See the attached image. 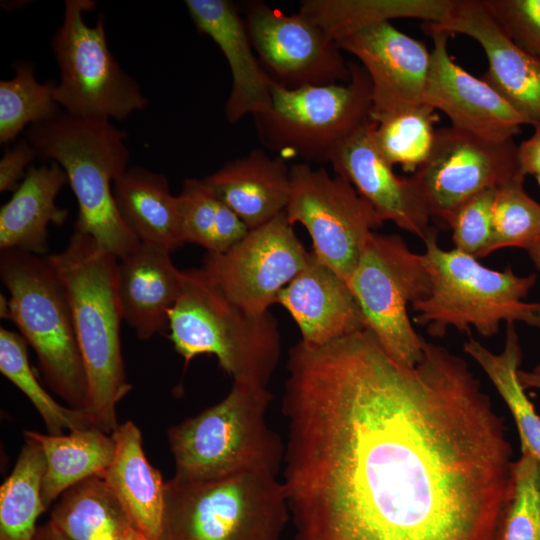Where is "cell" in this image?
Listing matches in <instances>:
<instances>
[{
  "mask_svg": "<svg viewBox=\"0 0 540 540\" xmlns=\"http://www.w3.org/2000/svg\"><path fill=\"white\" fill-rule=\"evenodd\" d=\"M438 121L435 109L421 103L376 121L372 135L377 150L393 167L415 173L433 148Z\"/></svg>",
  "mask_w": 540,
  "mask_h": 540,
  "instance_id": "33",
  "label": "cell"
},
{
  "mask_svg": "<svg viewBox=\"0 0 540 540\" xmlns=\"http://www.w3.org/2000/svg\"><path fill=\"white\" fill-rule=\"evenodd\" d=\"M296 322L301 341L322 346L366 329L359 304L348 284L314 252L303 270L278 294Z\"/></svg>",
  "mask_w": 540,
  "mask_h": 540,
  "instance_id": "21",
  "label": "cell"
},
{
  "mask_svg": "<svg viewBox=\"0 0 540 540\" xmlns=\"http://www.w3.org/2000/svg\"><path fill=\"white\" fill-rule=\"evenodd\" d=\"M374 124L371 120L340 144L329 163L384 221L423 241L433 230L427 201L412 176H397L381 156L373 140Z\"/></svg>",
  "mask_w": 540,
  "mask_h": 540,
  "instance_id": "19",
  "label": "cell"
},
{
  "mask_svg": "<svg viewBox=\"0 0 540 540\" xmlns=\"http://www.w3.org/2000/svg\"><path fill=\"white\" fill-rule=\"evenodd\" d=\"M533 372L540 374V363L534 368Z\"/></svg>",
  "mask_w": 540,
  "mask_h": 540,
  "instance_id": "47",
  "label": "cell"
},
{
  "mask_svg": "<svg viewBox=\"0 0 540 540\" xmlns=\"http://www.w3.org/2000/svg\"><path fill=\"white\" fill-rule=\"evenodd\" d=\"M115 455L103 479L133 526L152 540H161L165 482L143 450L139 428L127 421L111 434Z\"/></svg>",
  "mask_w": 540,
  "mask_h": 540,
  "instance_id": "25",
  "label": "cell"
},
{
  "mask_svg": "<svg viewBox=\"0 0 540 540\" xmlns=\"http://www.w3.org/2000/svg\"><path fill=\"white\" fill-rule=\"evenodd\" d=\"M202 181L249 229L284 212L291 189L286 160L261 148L227 162Z\"/></svg>",
  "mask_w": 540,
  "mask_h": 540,
  "instance_id": "23",
  "label": "cell"
},
{
  "mask_svg": "<svg viewBox=\"0 0 540 540\" xmlns=\"http://www.w3.org/2000/svg\"><path fill=\"white\" fill-rule=\"evenodd\" d=\"M423 28L475 39L488 60L482 79L529 125L540 126V61L509 39L483 0H452L439 23L424 22Z\"/></svg>",
  "mask_w": 540,
  "mask_h": 540,
  "instance_id": "18",
  "label": "cell"
},
{
  "mask_svg": "<svg viewBox=\"0 0 540 540\" xmlns=\"http://www.w3.org/2000/svg\"><path fill=\"white\" fill-rule=\"evenodd\" d=\"M348 284L365 327L397 362L413 366L423 353V339L409 318L408 306L425 299L431 280L421 254L396 234L373 232Z\"/></svg>",
  "mask_w": 540,
  "mask_h": 540,
  "instance_id": "11",
  "label": "cell"
},
{
  "mask_svg": "<svg viewBox=\"0 0 540 540\" xmlns=\"http://www.w3.org/2000/svg\"><path fill=\"white\" fill-rule=\"evenodd\" d=\"M501 30L540 61V0H483Z\"/></svg>",
  "mask_w": 540,
  "mask_h": 540,
  "instance_id": "39",
  "label": "cell"
},
{
  "mask_svg": "<svg viewBox=\"0 0 540 540\" xmlns=\"http://www.w3.org/2000/svg\"><path fill=\"white\" fill-rule=\"evenodd\" d=\"M290 519L282 479L269 471L165 482L161 540H279Z\"/></svg>",
  "mask_w": 540,
  "mask_h": 540,
  "instance_id": "7",
  "label": "cell"
},
{
  "mask_svg": "<svg viewBox=\"0 0 540 540\" xmlns=\"http://www.w3.org/2000/svg\"><path fill=\"white\" fill-rule=\"evenodd\" d=\"M517 147L513 139L491 141L452 126L436 130L428 159L412 175L432 217L446 224L470 197L523 175Z\"/></svg>",
  "mask_w": 540,
  "mask_h": 540,
  "instance_id": "15",
  "label": "cell"
},
{
  "mask_svg": "<svg viewBox=\"0 0 540 540\" xmlns=\"http://www.w3.org/2000/svg\"><path fill=\"white\" fill-rule=\"evenodd\" d=\"M283 486L295 540H495L512 448L461 357L413 366L364 329L287 360Z\"/></svg>",
  "mask_w": 540,
  "mask_h": 540,
  "instance_id": "1",
  "label": "cell"
},
{
  "mask_svg": "<svg viewBox=\"0 0 540 540\" xmlns=\"http://www.w3.org/2000/svg\"><path fill=\"white\" fill-rule=\"evenodd\" d=\"M68 183L64 169L55 161L31 166L8 202L0 209V249L38 256L48 250V226H60L67 216L56 197Z\"/></svg>",
  "mask_w": 540,
  "mask_h": 540,
  "instance_id": "24",
  "label": "cell"
},
{
  "mask_svg": "<svg viewBox=\"0 0 540 540\" xmlns=\"http://www.w3.org/2000/svg\"><path fill=\"white\" fill-rule=\"evenodd\" d=\"M15 76L0 81V143L14 141L27 126L50 120L61 107L53 98V83H40L30 63L14 64Z\"/></svg>",
  "mask_w": 540,
  "mask_h": 540,
  "instance_id": "35",
  "label": "cell"
},
{
  "mask_svg": "<svg viewBox=\"0 0 540 540\" xmlns=\"http://www.w3.org/2000/svg\"><path fill=\"white\" fill-rule=\"evenodd\" d=\"M495 540H540V462L530 453L513 462Z\"/></svg>",
  "mask_w": 540,
  "mask_h": 540,
  "instance_id": "36",
  "label": "cell"
},
{
  "mask_svg": "<svg viewBox=\"0 0 540 540\" xmlns=\"http://www.w3.org/2000/svg\"><path fill=\"white\" fill-rule=\"evenodd\" d=\"M288 221L302 224L316 257L347 282L374 229L384 220L344 178L297 162L290 167Z\"/></svg>",
  "mask_w": 540,
  "mask_h": 540,
  "instance_id": "12",
  "label": "cell"
},
{
  "mask_svg": "<svg viewBox=\"0 0 540 540\" xmlns=\"http://www.w3.org/2000/svg\"><path fill=\"white\" fill-rule=\"evenodd\" d=\"M118 540H152L139 531L135 526H130L119 537Z\"/></svg>",
  "mask_w": 540,
  "mask_h": 540,
  "instance_id": "44",
  "label": "cell"
},
{
  "mask_svg": "<svg viewBox=\"0 0 540 540\" xmlns=\"http://www.w3.org/2000/svg\"><path fill=\"white\" fill-rule=\"evenodd\" d=\"M0 315L1 318L9 319V300L3 294L0 295Z\"/></svg>",
  "mask_w": 540,
  "mask_h": 540,
  "instance_id": "46",
  "label": "cell"
},
{
  "mask_svg": "<svg viewBox=\"0 0 540 540\" xmlns=\"http://www.w3.org/2000/svg\"><path fill=\"white\" fill-rule=\"evenodd\" d=\"M177 197L184 243L197 244L207 253L218 254L227 251L249 231L202 179H185Z\"/></svg>",
  "mask_w": 540,
  "mask_h": 540,
  "instance_id": "32",
  "label": "cell"
},
{
  "mask_svg": "<svg viewBox=\"0 0 540 540\" xmlns=\"http://www.w3.org/2000/svg\"><path fill=\"white\" fill-rule=\"evenodd\" d=\"M113 196L120 218L140 243L169 253L184 243L178 197L163 174L128 168L113 181Z\"/></svg>",
  "mask_w": 540,
  "mask_h": 540,
  "instance_id": "26",
  "label": "cell"
},
{
  "mask_svg": "<svg viewBox=\"0 0 540 540\" xmlns=\"http://www.w3.org/2000/svg\"><path fill=\"white\" fill-rule=\"evenodd\" d=\"M517 377L521 387L524 390L533 388L540 391V374L533 371L526 372L519 369Z\"/></svg>",
  "mask_w": 540,
  "mask_h": 540,
  "instance_id": "43",
  "label": "cell"
},
{
  "mask_svg": "<svg viewBox=\"0 0 540 540\" xmlns=\"http://www.w3.org/2000/svg\"><path fill=\"white\" fill-rule=\"evenodd\" d=\"M244 22L261 66L275 83L297 89L350 80L349 63L336 41L304 14L287 15L253 1Z\"/></svg>",
  "mask_w": 540,
  "mask_h": 540,
  "instance_id": "14",
  "label": "cell"
},
{
  "mask_svg": "<svg viewBox=\"0 0 540 540\" xmlns=\"http://www.w3.org/2000/svg\"><path fill=\"white\" fill-rule=\"evenodd\" d=\"M527 251H528L529 256L532 259L534 265L540 271V239H538L535 243H533L527 249Z\"/></svg>",
  "mask_w": 540,
  "mask_h": 540,
  "instance_id": "45",
  "label": "cell"
},
{
  "mask_svg": "<svg viewBox=\"0 0 540 540\" xmlns=\"http://www.w3.org/2000/svg\"><path fill=\"white\" fill-rule=\"evenodd\" d=\"M67 540H118L132 522L99 476L66 490L49 520Z\"/></svg>",
  "mask_w": 540,
  "mask_h": 540,
  "instance_id": "28",
  "label": "cell"
},
{
  "mask_svg": "<svg viewBox=\"0 0 540 540\" xmlns=\"http://www.w3.org/2000/svg\"><path fill=\"white\" fill-rule=\"evenodd\" d=\"M488 376L515 421L521 452L530 453L540 462V416L518 381L522 351L514 323H507L504 349L494 354L473 337L463 344Z\"/></svg>",
  "mask_w": 540,
  "mask_h": 540,
  "instance_id": "30",
  "label": "cell"
},
{
  "mask_svg": "<svg viewBox=\"0 0 540 540\" xmlns=\"http://www.w3.org/2000/svg\"><path fill=\"white\" fill-rule=\"evenodd\" d=\"M64 18L52 38L60 71L53 98L64 111L79 117L124 120L143 110L148 100L139 84L112 55L101 14L94 26L83 18L92 0H66Z\"/></svg>",
  "mask_w": 540,
  "mask_h": 540,
  "instance_id": "10",
  "label": "cell"
},
{
  "mask_svg": "<svg viewBox=\"0 0 540 540\" xmlns=\"http://www.w3.org/2000/svg\"><path fill=\"white\" fill-rule=\"evenodd\" d=\"M183 290L168 314L169 338L185 366L213 354L234 382L267 387L278 366L281 337L274 315L249 314L199 269L184 270Z\"/></svg>",
  "mask_w": 540,
  "mask_h": 540,
  "instance_id": "4",
  "label": "cell"
},
{
  "mask_svg": "<svg viewBox=\"0 0 540 540\" xmlns=\"http://www.w3.org/2000/svg\"><path fill=\"white\" fill-rule=\"evenodd\" d=\"M25 138L36 157L57 162L66 172L78 203L74 231L93 237L121 259L140 244L119 216L113 181L128 169L127 134L110 120L71 115L32 124Z\"/></svg>",
  "mask_w": 540,
  "mask_h": 540,
  "instance_id": "3",
  "label": "cell"
},
{
  "mask_svg": "<svg viewBox=\"0 0 540 540\" xmlns=\"http://www.w3.org/2000/svg\"><path fill=\"white\" fill-rule=\"evenodd\" d=\"M433 228L423 240L422 261L431 280L429 295L411 308L414 322L426 327L432 337L445 336L448 328L469 332L471 327L483 337L496 335L501 321L524 322L540 328V303L525 298L536 282V275L517 276L510 266L497 271L457 250L438 245Z\"/></svg>",
  "mask_w": 540,
  "mask_h": 540,
  "instance_id": "6",
  "label": "cell"
},
{
  "mask_svg": "<svg viewBox=\"0 0 540 540\" xmlns=\"http://www.w3.org/2000/svg\"><path fill=\"white\" fill-rule=\"evenodd\" d=\"M519 175L497 188L489 254L500 248L528 249L540 239V204L524 190Z\"/></svg>",
  "mask_w": 540,
  "mask_h": 540,
  "instance_id": "37",
  "label": "cell"
},
{
  "mask_svg": "<svg viewBox=\"0 0 540 540\" xmlns=\"http://www.w3.org/2000/svg\"><path fill=\"white\" fill-rule=\"evenodd\" d=\"M361 62L372 86L371 119L423 103L431 51L391 22L371 24L335 39Z\"/></svg>",
  "mask_w": 540,
  "mask_h": 540,
  "instance_id": "16",
  "label": "cell"
},
{
  "mask_svg": "<svg viewBox=\"0 0 540 540\" xmlns=\"http://www.w3.org/2000/svg\"><path fill=\"white\" fill-rule=\"evenodd\" d=\"M0 371L31 401L51 435L95 427L86 412L60 405L41 386L29 363L24 338L0 328Z\"/></svg>",
  "mask_w": 540,
  "mask_h": 540,
  "instance_id": "34",
  "label": "cell"
},
{
  "mask_svg": "<svg viewBox=\"0 0 540 540\" xmlns=\"http://www.w3.org/2000/svg\"><path fill=\"white\" fill-rule=\"evenodd\" d=\"M35 158V151L26 138L7 148L0 160V192H14L27 173L26 167Z\"/></svg>",
  "mask_w": 540,
  "mask_h": 540,
  "instance_id": "40",
  "label": "cell"
},
{
  "mask_svg": "<svg viewBox=\"0 0 540 540\" xmlns=\"http://www.w3.org/2000/svg\"><path fill=\"white\" fill-rule=\"evenodd\" d=\"M34 540H67L61 532L48 521L37 528Z\"/></svg>",
  "mask_w": 540,
  "mask_h": 540,
  "instance_id": "42",
  "label": "cell"
},
{
  "mask_svg": "<svg viewBox=\"0 0 540 540\" xmlns=\"http://www.w3.org/2000/svg\"><path fill=\"white\" fill-rule=\"evenodd\" d=\"M161 248L140 243L118 259L117 296L122 319L146 340L168 329V314L184 286L185 273Z\"/></svg>",
  "mask_w": 540,
  "mask_h": 540,
  "instance_id": "22",
  "label": "cell"
},
{
  "mask_svg": "<svg viewBox=\"0 0 540 540\" xmlns=\"http://www.w3.org/2000/svg\"><path fill=\"white\" fill-rule=\"evenodd\" d=\"M310 252L285 211L248 233L223 253H206L201 270L233 303L261 316L306 266Z\"/></svg>",
  "mask_w": 540,
  "mask_h": 540,
  "instance_id": "13",
  "label": "cell"
},
{
  "mask_svg": "<svg viewBox=\"0 0 540 540\" xmlns=\"http://www.w3.org/2000/svg\"><path fill=\"white\" fill-rule=\"evenodd\" d=\"M70 308L88 385L87 415L107 434L119 426L116 407L132 386L121 351L118 258L90 235L74 231L65 249L47 256Z\"/></svg>",
  "mask_w": 540,
  "mask_h": 540,
  "instance_id": "2",
  "label": "cell"
},
{
  "mask_svg": "<svg viewBox=\"0 0 540 540\" xmlns=\"http://www.w3.org/2000/svg\"><path fill=\"white\" fill-rule=\"evenodd\" d=\"M0 277L10 293L9 319L34 350L46 384L68 407L86 412L87 378L70 304L47 257L1 251Z\"/></svg>",
  "mask_w": 540,
  "mask_h": 540,
  "instance_id": "8",
  "label": "cell"
},
{
  "mask_svg": "<svg viewBox=\"0 0 540 540\" xmlns=\"http://www.w3.org/2000/svg\"><path fill=\"white\" fill-rule=\"evenodd\" d=\"M349 67L346 83L288 89L273 81L270 108L253 115L261 144L285 160L329 162L340 144L372 120L370 78L361 65Z\"/></svg>",
  "mask_w": 540,
  "mask_h": 540,
  "instance_id": "9",
  "label": "cell"
},
{
  "mask_svg": "<svg viewBox=\"0 0 540 540\" xmlns=\"http://www.w3.org/2000/svg\"><path fill=\"white\" fill-rule=\"evenodd\" d=\"M423 29L433 40L423 103L445 113L453 128L472 135L496 142L518 135L527 120L487 82L453 60L448 33Z\"/></svg>",
  "mask_w": 540,
  "mask_h": 540,
  "instance_id": "17",
  "label": "cell"
},
{
  "mask_svg": "<svg viewBox=\"0 0 540 540\" xmlns=\"http://www.w3.org/2000/svg\"><path fill=\"white\" fill-rule=\"evenodd\" d=\"M451 4L452 0H305L299 12L335 40L362 27L399 18L439 23Z\"/></svg>",
  "mask_w": 540,
  "mask_h": 540,
  "instance_id": "29",
  "label": "cell"
},
{
  "mask_svg": "<svg viewBox=\"0 0 540 540\" xmlns=\"http://www.w3.org/2000/svg\"><path fill=\"white\" fill-rule=\"evenodd\" d=\"M45 468L41 447L26 438L12 472L0 488V540H34L36 521L47 510L42 500Z\"/></svg>",
  "mask_w": 540,
  "mask_h": 540,
  "instance_id": "31",
  "label": "cell"
},
{
  "mask_svg": "<svg viewBox=\"0 0 540 540\" xmlns=\"http://www.w3.org/2000/svg\"><path fill=\"white\" fill-rule=\"evenodd\" d=\"M517 158L520 172L535 176L540 185V126H535L532 136L517 147Z\"/></svg>",
  "mask_w": 540,
  "mask_h": 540,
  "instance_id": "41",
  "label": "cell"
},
{
  "mask_svg": "<svg viewBox=\"0 0 540 540\" xmlns=\"http://www.w3.org/2000/svg\"><path fill=\"white\" fill-rule=\"evenodd\" d=\"M185 6L196 29L218 45L229 64L232 89L224 109L227 120L234 124L246 115L266 112L273 80L258 60L237 6L228 0H186Z\"/></svg>",
  "mask_w": 540,
  "mask_h": 540,
  "instance_id": "20",
  "label": "cell"
},
{
  "mask_svg": "<svg viewBox=\"0 0 540 540\" xmlns=\"http://www.w3.org/2000/svg\"><path fill=\"white\" fill-rule=\"evenodd\" d=\"M271 401L267 387L234 382L220 402L171 427L174 478L206 481L252 471L278 474L285 446L266 420Z\"/></svg>",
  "mask_w": 540,
  "mask_h": 540,
  "instance_id": "5",
  "label": "cell"
},
{
  "mask_svg": "<svg viewBox=\"0 0 540 540\" xmlns=\"http://www.w3.org/2000/svg\"><path fill=\"white\" fill-rule=\"evenodd\" d=\"M497 188L470 197L449 217L455 249L475 258L489 255L492 238V210Z\"/></svg>",
  "mask_w": 540,
  "mask_h": 540,
  "instance_id": "38",
  "label": "cell"
},
{
  "mask_svg": "<svg viewBox=\"0 0 540 540\" xmlns=\"http://www.w3.org/2000/svg\"><path fill=\"white\" fill-rule=\"evenodd\" d=\"M25 438L42 449L46 468L42 482V500L46 509L66 490L92 476L103 478L115 455L112 435L91 427L68 435L25 431Z\"/></svg>",
  "mask_w": 540,
  "mask_h": 540,
  "instance_id": "27",
  "label": "cell"
}]
</instances>
